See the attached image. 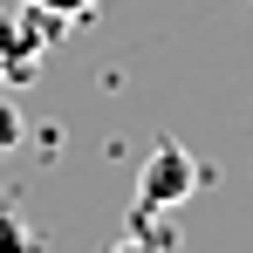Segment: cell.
I'll return each instance as SVG.
<instances>
[{"instance_id": "6", "label": "cell", "mask_w": 253, "mask_h": 253, "mask_svg": "<svg viewBox=\"0 0 253 253\" xmlns=\"http://www.w3.org/2000/svg\"><path fill=\"white\" fill-rule=\"evenodd\" d=\"M28 7H42V14H55V21H83L96 0H28Z\"/></svg>"}, {"instance_id": "2", "label": "cell", "mask_w": 253, "mask_h": 253, "mask_svg": "<svg viewBox=\"0 0 253 253\" xmlns=\"http://www.w3.org/2000/svg\"><path fill=\"white\" fill-rule=\"evenodd\" d=\"M192 192H199V158L185 144H158L144 158V171H137V199L151 212H165V206H185Z\"/></svg>"}, {"instance_id": "5", "label": "cell", "mask_w": 253, "mask_h": 253, "mask_svg": "<svg viewBox=\"0 0 253 253\" xmlns=\"http://www.w3.org/2000/svg\"><path fill=\"white\" fill-rule=\"evenodd\" d=\"M110 253H171L165 240H151V233H137V226H130L124 240H110Z\"/></svg>"}, {"instance_id": "4", "label": "cell", "mask_w": 253, "mask_h": 253, "mask_svg": "<svg viewBox=\"0 0 253 253\" xmlns=\"http://www.w3.org/2000/svg\"><path fill=\"white\" fill-rule=\"evenodd\" d=\"M21 137H28V124H21V110H14V103H0V158H7V151H14Z\"/></svg>"}, {"instance_id": "3", "label": "cell", "mask_w": 253, "mask_h": 253, "mask_svg": "<svg viewBox=\"0 0 253 253\" xmlns=\"http://www.w3.org/2000/svg\"><path fill=\"white\" fill-rule=\"evenodd\" d=\"M0 253H42V240L28 233V219L7 212V206H0Z\"/></svg>"}, {"instance_id": "1", "label": "cell", "mask_w": 253, "mask_h": 253, "mask_svg": "<svg viewBox=\"0 0 253 253\" xmlns=\"http://www.w3.org/2000/svg\"><path fill=\"white\" fill-rule=\"evenodd\" d=\"M69 21H55V14H42V7H0V83H35L42 76V55L55 48V35H62Z\"/></svg>"}]
</instances>
